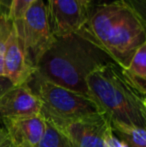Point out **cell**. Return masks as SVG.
Listing matches in <instances>:
<instances>
[{"instance_id": "cell-1", "label": "cell", "mask_w": 146, "mask_h": 147, "mask_svg": "<svg viewBox=\"0 0 146 147\" xmlns=\"http://www.w3.org/2000/svg\"><path fill=\"white\" fill-rule=\"evenodd\" d=\"M110 62L114 61L81 30L55 37L37 63L35 74L88 96L86 79L89 74Z\"/></svg>"}, {"instance_id": "cell-2", "label": "cell", "mask_w": 146, "mask_h": 147, "mask_svg": "<svg viewBox=\"0 0 146 147\" xmlns=\"http://www.w3.org/2000/svg\"><path fill=\"white\" fill-rule=\"evenodd\" d=\"M82 30L121 68L146 43V24L116 0L91 6Z\"/></svg>"}, {"instance_id": "cell-3", "label": "cell", "mask_w": 146, "mask_h": 147, "mask_svg": "<svg viewBox=\"0 0 146 147\" xmlns=\"http://www.w3.org/2000/svg\"><path fill=\"white\" fill-rule=\"evenodd\" d=\"M88 97L110 122H123L146 128V89L110 62L94 70L86 79Z\"/></svg>"}, {"instance_id": "cell-4", "label": "cell", "mask_w": 146, "mask_h": 147, "mask_svg": "<svg viewBox=\"0 0 146 147\" xmlns=\"http://www.w3.org/2000/svg\"><path fill=\"white\" fill-rule=\"evenodd\" d=\"M41 103L40 114L56 127L102 112L86 95L54 84L34 73L28 82Z\"/></svg>"}, {"instance_id": "cell-5", "label": "cell", "mask_w": 146, "mask_h": 147, "mask_svg": "<svg viewBox=\"0 0 146 147\" xmlns=\"http://www.w3.org/2000/svg\"><path fill=\"white\" fill-rule=\"evenodd\" d=\"M12 22L21 36L28 60L36 70L38 61L55 39L44 0H36L21 19Z\"/></svg>"}, {"instance_id": "cell-6", "label": "cell", "mask_w": 146, "mask_h": 147, "mask_svg": "<svg viewBox=\"0 0 146 147\" xmlns=\"http://www.w3.org/2000/svg\"><path fill=\"white\" fill-rule=\"evenodd\" d=\"M46 8L55 37L79 32L87 20L88 10L77 0H47Z\"/></svg>"}, {"instance_id": "cell-7", "label": "cell", "mask_w": 146, "mask_h": 147, "mask_svg": "<svg viewBox=\"0 0 146 147\" xmlns=\"http://www.w3.org/2000/svg\"><path fill=\"white\" fill-rule=\"evenodd\" d=\"M35 73L26 55L23 41L12 22V28L8 37L6 52L4 56L3 75L10 80L14 86L28 84Z\"/></svg>"}, {"instance_id": "cell-8", "label": "cell", "mask_w": 146, "mask_h": 147, "mask_svg": "<svg viewBox=\"0 0 146 147\" xmlns=\"http://www.w3.org/2000/svg\"><path fill=\"white\" fill-rule=\"evenodd\" d=\"M110 125L109 120L100 113L71 122L61 130L70 147H103L104 134Z\"/></svg>"}, {"instance_id": "cell-9", "label": "cell", "mask_w": 146, "mask_h": 147, "mask_svg": "<svg viewBox=\"0 0 146 147\" xmlns=\"http://www.w3.org/2000/svg\"><path fill=\"white\" fill-rule=\"evenodd\" d=\"M0 124L15 147H36L44 132L45 119L41 114L7 117Z\"/></svg>"}, {"instance_id": "cell-10", "label": "cell", "mask_w": 146, "mask_h": 147, "mask_svg": "<svg viewBox=\"0 0 146 147\" xmlns=\"http://www.w3.org/2000/svg\"><path fill=\"white\" fill-rule=\"evenodd\" d=\"M41 103L28 84L13 86L0 97V120L7 117L37 115Z\"/></svg>"}, {"instance_id": "cell-11", "label": "cell", "mask_w": 146, "mask_h": 147, "mask_svg": "<svg viewBox=\"0 0 146 147\" xmlns=\"http://www.w3.org/2000/svg\"><path fill=\"white\" fill-rule=\"evenodd\" d=\"M113 133L121 137L127 147H146V128L123 122H110Z\"/></svg>"}, {"instance_id": "cell-12", "label": "cell", "mask_w": 146, "mask_h": 147, "mask_svg": "<svg viewBox=\"0 0 146 147\" xmlns=\"http://www.w3.org/2000/svg\"><path fill=\"white\" fill-rule=\"evenodd\" d=\"M122 69L129 79L146 89V43L137 49L128 66Z\"/></svg>"}, {"instance_id": "cell-13", "label": "cell", "mask_w": 146, "mask_h": 147, "mask_svg": "<svg viewBox=\"0 0 146 147\" xmlns=\"http://www.w3.org/2000/svg\"><path fill=\"white\" fill-rule=\"evenodd\" d=\"M45 119V118H44ZM36 147H70L62 130L45 119L44 132Z\"/></svg>"}, {"instance_id": "cell-14", "label": "cell", "mask_w": 146, "mask_h": 147, "mask_svg": "<svg viewBox=\"0 0 146 147\" xmlns=\"http://www.w3.org/2000/svg\"><path fill=\"white\" fill-rule=\"evenodd\" d=\"M12 28V21L6 14H0V75H3L4 56L6 52L8 37ZM4 76V75H3Z\"/></svg>"}, {"instance_id": "cell-15", "label": "cell", "mask_w": 146, "mask_h": 147, "mask_svg": "<svg viewBox=\"0 0 146 147\" xmlns=\"http://www.w3.org/2000/svg\"><path fill=\"white\" fill-rule=\"evenodd\" d=\"M36 0H12L8 17L11 21H18Z\"/></svg>"}, {"instance_id": "cell-16", "label": "cell", "mask_w": 146, "mask_h": 147, "mask_svg": "<svg viewBox=\"0 0 146 147\" xmlns=\"http://www.w3.org/2000/svg\"><path fill=\"white\" fill-rule=\"evenodd\" d=\"M133 12L141 22L146 24V0H116Z\"/></svg>"}, {"instance_id": "cell-17", "label": "cell", "mask_w": 146, "mask_h": 147, "mask_svg": "<svg viewBox=\"0 0 146 147\" xmlns=\"http://www.w3.org/2000/svg\"><path fill=\"white\" fill-rule=\"evenodd\" d=\"M103 147H127L126 144L122 140L118 139L113 133L112 128L110 127L106 130L103 138Z\"/></svg>"}, {"instance_id": "cell-18", "label": "cell", "mask_w": 146, "mask_h": 147, "mask_svg": "<svg viewBox=\"0 0 146 147\" xmlns=\"http://www.w3.org/2000/svg\"><path fill=\"white\" fill-rule=\"evenodd\" d=\"M13 84L10 82V80L8 78H6L5 76L0 75V97H2L8 90H10L13 87Z\"/></svg>"}, {"instance_id": "cell-19", "label": "cell", "mask_w": 146, "mask_h": 147, "mask_svg": "<svg viewBox=\"0 0 146 147\" xmlns=\"http://www.w3.org/2000/svg\"><path fill=\"white\" fill-rule=\"evenodd\" d=\"M0 147H15L8 138L7 134L4 131L1 124H0Z\"/></svg>"}, {"instance_id": "cell-20", "label": "cell", "mask_w": 146, "mask_h": 147, "mask_svg": "<svg viewBox=\"0 0 146 147\" xmlns=\"http://www.w3.org/2000/svg\"><path fill=\"white\" fill-rule=\"evenodd\" d=\"M12 0H0V14L8 15L11 8Z\"/></svg>"}, {"instance_id": "cell-21", "label": "cell", "mask_w": 146, "mask_h": 147, "mask_svg": "<svg viewBox=\"0 0 146 147\" xmlns=\"http://www.w3.org/2000/svg\"><path fill=\"white\" fill-rule=\"evenodd\" d=\"M86 10H89V8L92 6V3H93L95 0H77Z\"/></svg>"}]
</instances>
